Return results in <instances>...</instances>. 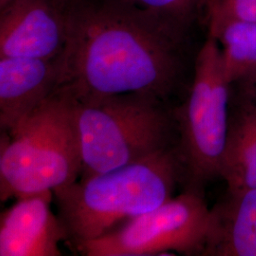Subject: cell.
Instances as JSON below:
<instances>
[{
  "label": "cell",
  "mask_w": 256,
  "mask_h": 256,
  "mask_svg": "<svg viewBox=\"0 0 256 256\" xmlns=\"http://www.w3.org/2000/svg\"><path fill=\"white\" fill-rule=\"evenodd\" d=\"M10 0H0V7L3 8L4 6H6L9 3Z\"/></svg>",
  "instance_id": "obj_16"
},
{
  "label": "cell",
  "mask_w": 256,
  "mask_h": 256,
  "mask_svg": "<svg viewBox=\"0 0 256 256\" xmlns=\"http://www.w3.org/2000/svg\"><path fill=\"white\" fill-rule=\"evenodd\" d=\"M74 102L82 178L135 164L173 146L174 118L164 101L122 94Z\"/></svg>",
  "instance_id": "obj_4"
},
{
  "label": "cell",
  "mask_w": 256,
  "mask_h": 256,
  "mask_svg": "<svg viewBox=\"0 0 256 256\" xmlns=\"http://www.w3.org/2000/svg\"><path fill=\"white\" fill-rule=\"evenodd\" d=\"M209 32L234 22H256V0H212L207 6Z\"/></svg>",
  "instance_id": "obj_14"
},
{
  "label": "cell",
  "mask_w": 256,
  "mask_h": 256,
  "mask_svg": "<svg viewBox=\"0 0 256 256\" xmlns=\"http://www.w3.org/2000/svg\"><path fill=\"white\" fill-rule=\"evenodd\" d=\"M230 99L232 82L225 72L220 45L209 36L196 60L190 93L172 113L186 189L203 192L207 183L220 178Z\"/></svg>",
  "instance_id": "obj_5"
},
{
  "label": "cell",
  "mask_w": 256,
  "mask_h": 256,
  "mask_svg": "<svg viewBox=\"0 0 256 256\" xmlns=\"http://www.w3.org/2000/svg\"><path fill=\"white\" fill-rule=\"evenodd\" d=\"M232 86L234 88L232 97L256 110V66Z\"/></svg>",
  "instance_id": "obj_15"
},
{
  "label": "cell",
  "mask_w": 256,
  "mask_h": 256,
  "mask_svg": "<svg viewBox=\"0 0 256 256\" xmlns=\"http://www.w3.org/2000/svg\"><path fill=\"white\" fill-rule=\"evenodd\" d=\"M185 40L122 0L74 1L54 92L74 102L122 94L164 102L180 82Z\"/></svg>",
  "instance_id": "obj_1"
},
{
  "label": "cell",
  "mask_w": 256,
  "mask_h": 256,
  "mask_svg": "<svg viewBox=\"0 0 256 256\" xmlns=\"http://www.w3.org/2000/svg\"><path fill=\"white\" fill-rule=\"evenodd\" d=\"M220 178L227 190L256 188V110L232 97Z\"/></svg>",
  "instance_id": "obj_11"
},
{
  "label": "cell",
  "mask_w": 256,
  "mask_h": 256,
  "mask_svg": "<svg viewBox=\"0 0 256 256\" xmlns=\"http://www.w3.org/2000/svg\"><path fill=\"white\" fill-rule=\"evenodd\" d=\"M203 256H256V188L227 190L210 209Z\"/></svg>",
  "instance_id": "obj_10"
},
{
  "label": "cell",
  "mask_w": 256,
  "mask_h": 256,
  "mask_svg": "<svg viewBox=\"0 0 256 256\" xmlns=\"http://www.w3.org/2000/svg\"><path fill=\"white\" fill-rule=\"evenodd\" d=\"M68 0H10L1 8L0 58L57 59L68 36Z\"/></svg>",
  "instance_id": "obj_7"
},
{
  "label": "cell",
  "mask_w": 256,
  "mask_h": 256,
  "mask_svg": "<svg viewBox=\"0 0 256 256\" xmlns=\"http://www.w3.org/2000/svg\"><path fill=\"white\" fill-rule=\"evenodd\" d=\"M210 208L191 189L76 250L86 256H158L174 252L204 254Z\"/></svg>",
  "instance_id": "obj_6"
},
{
  "label": "cell",
  "mask_w": 256,
  "mask_h": 256,
  "mask_svg": "<svg viewBox=\"0 0 256 256\" xmlns=\"http://www.w3.org/2000/svg\"><path fill=\"white\" fill-rule=\"evenodd\" d=\"M58 58H0V128L10 133L55 90Z\"/></svg>",
  "instance_id": "obj_9"
},
{
  "label": "cell",
  "mask_w": 256,
  "mask_h": 256,
  "mask_svg": "<svg viewBox=\"0 0 256 256\" xmlns=\"http://www.w3.org/2000/svg\"><path fill=\"white\" fill-rule=\"evenodd\" d=\"M54 192L18 198L1 214L0 256H60L66 230L50 207Z\"/></svg>",
  "instance_id": "obj_8"
},
{
  "label": "cell",
  "mask_w": 256,
  "mask_h": 256,
  "mask_svg": "<svg viewBox=\"0 0 256 256\" xmlns=\"http://www.w3.org/2000/svg\"><path fill=\"white\" fill-rule=\"evenodd\" d=\"M70 2H74V1H77V0H68Z\"/></svg>",
  "instance_id": "obj_17"
},
{
  "label": "cell",
  "mask_w": 256,
  "mask_h": 256,
  "mask_svg": "<svg viewBox=\"0 0 256 256\" xmlns=\"http://www.w3.org/2000/svg\"><path fill=\"white\" fill-rule=\"evenodd\" d=\"M210 1H212V0H209V1H208V3H209V2H210Z\"/></svg>",
  "instance_id": "obj_18"
},
{
  "label": "cell",
  "mask_w": 256,
  "mask_h": 256,
  "mask_svg": "<svg viewBox=\"0 0 256 256\" xmlns=\"http://www.w3.org/2000/svg\"><path fill=\"white\" fill-rule=\"evenodd\" d=\"M187 34L209 0H122Z\"/></svg>",
  "instance_id": "obj_13"
},
{
  "label": "cell",
  "mask_w": 256,
  "mask_h": 256,
  "mask_svg": "<svg viewBox=\"0 0 256 256\" xmlns=\"http://www.w3.org/2000/svg\"><path fill=\"white\" fill-rule=\"evenodd\" d=\"M4 135L1 202L54 192L81 176V144L74 102L68 96L54 92L18 128Z\"/></svg>",
  "instance_id": "obj_3"
},
{
  "label": "cell",
  "mask_w": 256,
  "mask_h": 256,
  "mask_svg": "<svg viewBox=\"0 0 256 256\" xmlns=\"http://www.w3.org/2000/svg\"><path fill=\"white\" fill-rule=\"evenodd\" d=\"M218 43L225 72L234 82L256 66V22H234L209 32Z\"/></svg>",
  "instance_id": "obj_12"
},
{
  "label": "cell",
  "mask_w": 256,
  "mask_h": 256,
  "mask_svg": "<svg viewBox=\"0 0 256 256\" xmlns=\"http://www.w3.org/2000/svg\"><path fill=\"white\" fill-rule=\"evenodd\" d=\"M180 182L182 166L173 146L135 164L58 188L54 198L68 241L76 250L168 202Z\"/></svg>",
  "instance_id": "obj_2"
}]
</instances>
